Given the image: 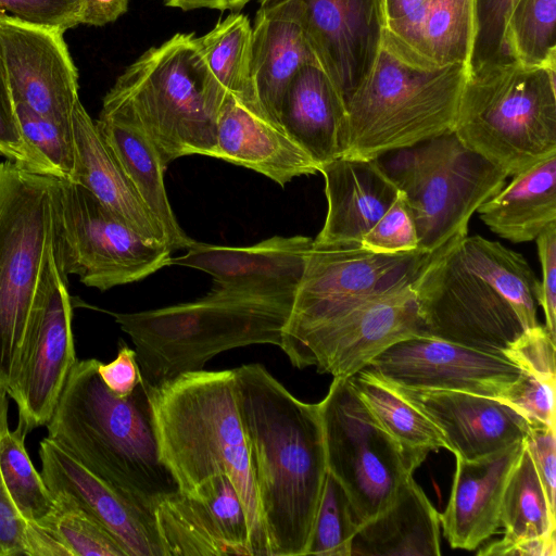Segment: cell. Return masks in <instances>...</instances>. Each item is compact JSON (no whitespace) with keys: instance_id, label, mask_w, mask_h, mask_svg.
Instances as JSON below:
<instances>
[{"instance_id":"14","label":"cell","mask_w":556,"mask_h":556,"mask_svg":"<svg viewBox=\"0 0 556 556\" xmlns=\"http://www.w3.org/2000/svg\"><path fill=\"white\" fill-rule=\"evenodd\" d=\"M414 280L370 295L280 349L290 363L319 374L350 378L391 345L430 337L412 288Z\"/></svg>"},{"instance_id":"42","label":"cell","mask_w":556,"mask_h":556,"mask_svg":"<svg viewBox=\"0 0 556 556\" xmlns=\"http://www.w3.org/2000/svg\"><path fill=\"white\" fill-rule=\"evenodd\" d=\"M517 0H476V38L470 71L513 61L505 47V27Z\"/></svg>"},{"instance_id":"29","label":"cell","mask_w":556,"mask_h":556,"mask_svg":"<svg viewBox=\"0 0 556 556\" xmlns=\"http://www.w3.org/2000/svg\"><path fill=\"white\" fill-rule=\"evenodd\" d=\"M308 63L317 60L301 26L276 8L260 7L252 27L250 71L257 101L276 123L290 83Z\"/></svg>"},{"instance_id":"17","label":"cell","mask_w":556,"mask_h":556,"mask_svg":"<svg viewBox=\"0 0 556 556\" xmlns=\"http://www.w3.org/2000/svg\"><path fill=\"white\" fill-rule=\"evenodd\" d=\"M366 367L402 388L460 391L493 399H498L520 374L506 357L434 337L402 340Z\"/></svg>"},{"instance_id":"16","label":"cell","mask_w":556,"mask_h":556,"mask_svg":"<svg viewBox=\"0 0 556 556\" xmlns=\"http://www.w3.org/2000/svg\"><path fill=\"white\" fill-rule=\"evenodd\" d=\"M302 28L344 102L369 73L381 48V0H260Z\"/></svg>"},{"instance_id":"5","label":"cell","mask_w":556,"mask_h":556,"mask_svg":"<svg viewBox=\"0 0 556 556\" xmlns=\"http://www.w3.org/2000/svg\"><path fill=\"white\" fill-rule=\"evenodd\" d=\"M292 304L289 299L213 287L193 302L113 316L135 345L141 379L153 387L202 370L231 349L280 346Z\"/></svg>"},{"instance_id":"1","label":"cell","mask_w":556,"mask_h":556,"mask_svg":"<svg viewBox=\"0 0 556 556\" xmlns=\"http://www.w3.org/2000/svg\"><path fill=\"white\" fill-rule=\"evenodd\" d=\"M233 371L269 556H304L327 475L318 404L296 399L260 364Z\"/></svg>"},{"instance_id":"40","label":"cell","mask_w":556,"mask_h":556,"mask_svg":"<svg viewBox=\"0 0 556 556\" xmlns=\"http://www.w3.org/2000/svg\"><path fill=\"white\" fill-rule=\"evenodd\" d=\"M429 0H381V46L412 66L433 70L424 59L420 34Z\"/></svg>"},{"instance_id":"26","label":"cell","mask_w":556,"mask_h":556,"mask_svg":"<svg viewBox=\"0 0 556 556\" xmlns=\"http://www.w3.org/2000/svg\"><path fill=\"white\" fill-rule=\"evenodd\" d=\"M72 130L75 167L70 181L86 188L148 240L166 243L161 226L103 141L80 100L72 112Z\"/></svg>"},{"instance_id":"11","label":"cell","mask_w":556,"mask_h":556,"mask_svg":"<svg viewBox=\"0 0 556 556\" xmlns=\"http://www.w3.org/2000/svg\"><path fill=\"white\" fill-rule=\"evenodd\" d=\"M318 407L327 471L346 492L362 527L391 505L428 454L397 443L369 412L350 378H333Z\"/></svg>"},{"instance_id":"46","label":"cell","mask_w":556,"mask_h":556,"mask_svg":"<svg viewBox=\"0 0 556 556\" xmlns=\"http://www.w3.org/2000/svg\"><path fill=\"white\" fill-rule=\"evenodd\" d=\"M79 0H0V15L62 33L79 25Z\"/></svg>"},{"instance_id":"43","label":"cell","mask_w":556,"mask_h":556,"mask_svg":"<svg viewBox=\"0 0 556 556\" xmlns=\"http://www.w3.org/2000/svg\"><path fill=\"white\" fill-rule=\"evenodd\" d=\"M0 154L20 168L54 177L49 164L25 141L0 52Z\"/></svg>"},{"instance_id":"39","label":"cell","mask_w":556,"mask_h":556,"mask_svg":"<svg viewBox=\"0 0 556 556\" xmlns=\"http://www.w3.org/2000/svg\"><path fill=\"white\" fill-rule=\"evenodd\" d=\"M56 504L55 511L40 526L51 530L71 556H127L119 542L98 521L70 503Z\"/></svg>"},{"instance_id":"36","label":"cell","mask_w":556,"mask_h":556,"mask_svg":"<svg viewBox=\"0 0 556 556\" xmlns=\"http://www.w3.org/2000/svg\"><path fill=\"white\" fill-rule=\"evenodd\" d=\"M27 431L7 428L0 435V472L8 495L27 522L41 525L56 509V501L25 448Z\"/></svg>"},{"instance_id":"4","label":"cell","mask_w":556,"mask_h":556,"mask_svg":"<svg viewBox=\"0 0 556 556\" xmlns=\"http://www.w3.org/2000/svg\"><path fill=\"white\" fill-rule=\"evenodd\" d=\"M98 359L76 361L47 422L48 438L132 504L154 514L179 491L160 456L142 379L125 397L111 392Z\"/></svg>"},{"instance_id":"33","label":"cell","mask_w":556,"mask_h":556,"mask_svg":"<svg viewBox=\"0 0 556 556\" xmlns=\"http://www.w3.org/2000/svg\"><path fill=\"white\" fill-rule=\"evenodd\" d=\"M197 39L207 67L223 88L242 103L262 109L251 78L252 26L249 17L232 13Z\"/></svg>"},{"instance_id":"32","label":"cell","mask_w":556,"mask_h":556,"mask_svg":"<svg viewBox=\"0 0 556 556\" xmlns=\"http://www.w3.org/2000/svg\"><path fill=\"white\" fill-rule=\"evenodd\" d=\"M350 380L369 412L403 447L425 454L448 450L435 424L377 372L365 367Z\"/></svg>"},{"instance_id":"13","label":"cell","mask_w":556,"mask_h":556,"mask_svg":"<svg viewBox=\"0 0 556 556\" xmlns=\"http://www.w3.org/2000/svg\"><path fill=\"white\" fill-rule=\"evenodd\" d=\"M429 256L421 249L376 253L362 245L316 247L312 243L279 348L359 301L414 280Z\"/></svg>"},{"instance_id":"3","label":"cell","mask_w":556,"mask_h":556,"mask_svg":"<svg viewBox=\"0 0 556 556\" xmlns=\"http://www.w3.org/2000/svg\"><path fill=\"white\" fill-rule=\"evenodd\" d=\"M143 386L161 459L179 492L190 494L208 479L227 476L245 510L252 555L269 556L233 369L189 371Z\"/></svg>"},{"instance_id":"55","label":"cell","mask_w":556,"mask_h":556,"mask_svg":"<svg viewBox=\"0 0 556 556\" xmlns=\"http://www.w3.org/2000/svg\"><path fill=\"white\" fill-rule=\"evenodd\" d=\"M163 3L170 8H177L182 11H191L195 9H213L219 11H236L242 9L252 0H162Z\"/></svg>"},{"instance_id":"38","label":"cell","mask_w":556,"mask_h":556,"mask_svg":"<svg viewBox=\"0 0 556 556\" xmlns=\"http://www.w3.org/2000/svg\"><path fill=\"white\" fill-rule=\"evenodd\" d=\"M359 528L346 492L327 471L305 555L351 556L352 543Z\"/></svg>"},{"instance_id":"23","label":"cell","mask_w":556,"mask_h":556,"mask_svg":"<svg viewBox=\"0 0 556 556\" xmlns=\"http://www.w3.org/2000/svg\"><path fill=\"white\" fill-rule=\"evenodd\" d=\"M328 203L316 247L361 245L399 195L379 159L339 156L319 166Z\"/></svg>"},{"instance_id":"10","label":"cell","mask_w":556,"mask_h":556,"mask_svg":"<svg viewBox=\"0 0 556 556\" xmlns=\"http://www.w3.org/2000/svg\"><path fill=\"white\" fill-rule=\"evenodd\" d=\"M381 164L410 211L419 249L429 254L467 236L471 216L507 178L453 131L394 151Z\"/></svg>"},{"instance_id":"15","label":"cell","mask_w":556,"mask_h":556,"mask_svg":"<svg viewBox=\"0 0 556 556\" xmlns=\"http://www.w3.org/2000/svg\"><path fill=\"white\" fill-rule=\"evenodd\" d=\"M76 361L67 278L53 251L7 390L27 432L47 425Z\"/></svg>"},{"instance_id":"20","label":"cell","mask_w":556,"mask_h":556,"mask_svg":"<svg viewBox=\"0 0 556 556\" xmlns=\"http://www.w3.org/2000/svg\"><path fill=\"white\" fill-rule=\"evenodd\" d=\"M41 476L54 500L102 525L127 556H163L154 514L125 498L54 441L40 442Z\"/></svg>"},{"instance_id":"31","label":"cell","mask_w":556,"mask_h":556,"mask_svg":"<svg viewBox=\"0 0 556 556\" xmlns=\"http://www.w3.org/2000/svg\"><path fill=\"white\" fill-rule=\"evenodd\" d=\"M511 177L477 213L498 237L514 243L533 241L556 223V153Z\"/></svg>"},{"instance_id":"12","label":"cell","mask_w":556,"mask_h":556,"mask_svg":"<svg viewBox=\"0 0 556 556\" xmlns=\"http://www.w3.org/2000/svg\"><path fill=\"white\" fill-rule=\"evenodd\" d=\"M53 251L63 276L106 291L172 265L165 242L151 241L104 206L86 188L64 179L53 185Z\"/></svg>"},{"instance_id":"30","label":"cell","mask_w":556,"mask_h":556,"mask_svg":"<svg viewBox=\"0 0 556 556\" xmlns=\"http://www.w3.org/2000/svg\"><path fill=\"white\" fill-rule=\"evenodd\" d=\"M440 514L409 477L391 505L357 531L351 556H438Z\"/></svg>"},{"instance_id":"18","label":"cell","mask_w":556,"mask_h":556,"mask_svg":"<svg viewBox=\"0 0 556 556\" xmlns=\"http://www.w3.org/2000/svg\"><path fill=\"white\" fill-rule=\"evenodd\" d=\"M154 517L163 556H253L243 504L225 475L165 497Z\"/></svg>"},{"instance_id":"25","label":"cell","mask_w":556,"mask_h":556,"mask_svg":"<svg viewBox=\"0 0 556 556\" xmlns=\"http://www.w3.org/2000/svg\"><path fill=\"white\" fill-rule=\"evenodd\" d=\"M522 441L478 459L456 457L448 502L440 515L453 548L476 549L501 527L504 490L523 450Z\"/></svg>"},{"instance_id":"49","label":"cell","mask_w":556,"mask_h":556,"mask_svg":"<svg viewBox=\"0 0 556 556\" xmlns=\"http://www.w3.org/2000/svg\"><path fill=\"white\" fill-rule=\"evenodd\" d=\"M522 442L533 462L548 503L556 510L555 426H530Z\"/></svg>"},{"instance_id":"24","label":"cell","mask_w":556,"mask_h":556,"mask_svg":"<svg viewBox=\"0 0 556 556\" xmlns=\"http://www.w3.org/2000/svg\"><path fill=\"white\" fill-rule=\"evenodd\" d=\"M217 159L261 173L283 187L318 165L263 109L227 92L216 118Z\"/></svg>"},{"instance_id":"35","label":"cell","mask_w":556,"mask_h":556,"mask_svg":"<svg viewBox=\"0 0 556 556\" xmlns=\"http://www.w3.org/2000/svg\"><path fill=\"white\" fill-rule=\"evenodd\" d=\"M501 527L505 529L504 538L510 540L556 534V510L548 503L525 445L504 490Z\"/></svg>"},{"instance_id":"2","label":"cell","mask_w":556,"mask_h":556,"mask_svg":"<svg viewBox=\"0 0 556 556\" xmlns=\"http://www.w3.org/2000/svg\"><path fill=\"white\" fill-rule=\"evenodd\" d=\"M539 286L522 254L480 235L430 254L412 283L430 337L503 357L538 325Z\"/></svg>"},{"instance_id":"37","label":"cell","mask_w":556,"mask_h":556,"mask_svg":"<svg viewBox=\"0 0 556 556\" xmlns=\"http://www.w3.org/2000/svg\"><path fill=\"white\" fill-rule=\"evenodd\" d=\"M556 0H517L505 27L509 58L525 66L556 70Z\"/></svg>"},{"instance_id":"48","label":"cell","mask_w":556,"mask_h":556,"mask_svg":"<svg viewBox=\"0 0 556 556\" xmlns=\"http://www.w3.org/2000/svg\"><path fill=\"white\" fill-rule=\"evenodd\" d=\"M8 409V393L0 388V435L9 428ZM28 525L13 506L0 472V556H28Z\"/></svg>"},{"instance_id":"52","label":"cell","mask_w":556,"mask_h":556,"mask_svg":"<svg viewBox=\"0 0 556 556\" xmlns=\"http://www.w3.org/2000/svg\"><path fill=\"white\" fill-rule=\"evenodd\" d=\"M556 534L539 538L510 540L503 536L480 551L478 555L485 556H555Z\"/></svg>"},{"instance_id":"50","label":"cell","mask_w":556,"mask_h":556,"mask_svg":"<svg viewBox=\"0 0 556 556\" xmlns=\"http://www.w3.org/2000/svg\"><path fill=\"white\" fill-rule=\"evenodd\" d=\"M542 267L538 304L545 315V328L556 339V223L551 224L535 239Z\"/></svg>"},{"instance_id":"6","label":"cell","mask_w":556,"mask_h":556,"mask_svg":"<svg viewBox=\"0 0 556 556\" xmlns=\"http://www.w3.org/2000/svg\"><path fill=\"white\" fill-rule=\"evenodd\" d=\"M226 94L194 34L178 33L131 63L102 105L131 118L167 167L185 155L217 157L216 118Z\"/></svg>"},{"instance_id":"27","label":"cell","mask_w":556,"mask_h":556,"mask_svg":"<svg viewBox=\"0 0 556 556\" xmlns=\"http://www.w3.org/2000/svg\"><path fill=\"white\" fill-rule=\"evenodd\" d=\"M345 102L318 63L305 64L290 83L278 122L319 166L341 155Z\"/></svg>"},{"instance_id":"47","label":"cell","mask_w":556,"mask_h":556,"mask_svg":"<svg viewBox=\"0 0 556 556\" xmlns=\"http://www.w3.org/2000/svg\"><path fill=\"white\" fill-rule=\"evenodd\" d=\"M504 356L521 371L556 382L555 340L545 327L538 324L526 330L504 351Z\"/></svg>"},{"instance_id":"41","label":"cell","mask_w":556,"mask_h":556,"mask_svg":"<svg viewBox=\"0 0 556 556\" xmlns=\"http://www.w3.org/2000/svg\"><path fill=\"white\" fill-rule=\"evenodd\" d=\"M25 141L49 164L54 178L71 180L75 167L73 130L22 103H15Z\"/></svg>"},{"instance_id":"8","label":"cell","mask_w":556,"mask_h":556,"mask_svg":"<svg viewBox=\"0 0 556 556\" xmlns=\"http://www.w3.org/2000/svg\"><path fill=\"white\" fill-rule=\"evenodd\" d=\"M453 132L514 176L556 153V70L515 61L469 72Z\"/></svg>"},{"instance_id":"44","label":"cell","mask_w":556,"mask_h":556,"mask_svg":"<svg viewBox=\"0 0 556 556\" xmlns=\"http://www.w3.org/2000/svg\"><path fill=\"white\" fill-rule=\"evenodd\" d=\"M361 245L376 253H400L419 249L416 226L401 192L365 233Z\"/></svg>"},{"instance_id":"28","label":"cell","mask_w":556,"mask_h":556,"mask_svg":"<svg viewBox=\"0 0 556 556\" xmlns=\"http://www.w3.org/2000/svg\"><path fill=\"white\" fill-rule=\"evenodd\" d=\"M94 123L103 141L161 226L169 249H188L194 240L186 235L174 215L164 185L166 167L150 138L127 115L105 105H102Z\"/></svg>"},{"instance_id":"34","label":"cell","mask_w":556,"mask_h":556,"mask_svg":"<svg viewBox=\"0 0 556 556\" xmlns=\"http://www.w3.org/2000/svg\"><path fill=\"white\" fill-rule=\"evenodd\" d=\"M476 0H429L420 45L428 66L469 67L476 38Z\"/></svg>"},{"instance_id":"21","label":"cell","mask_w":556,"mask_h":556,"mask_svg":"<svg viewBox=\"0 0 556 556\" xmlns=\"http://www.w3.org/2000/svg\"><path fill=\"white\" fill-rule=\"evenodd\" d=\"M313 239L275 236L249 247L193 241L172 265L211 275L214 287L267 298L294 300Z\"/></svg>"},{"instance_id":"54","label":"cell","mask_w":556,"mask_h":556,"mask_svg":"<svg viewBox=\"0 0 556 556\" xmlns=\"http://www.w3.org/2000/svg\"><path fill=\"white\" fill-rule=\"evenodd\" d=\"M26 541L28 556H71L56 535L38 523L29 522Z\"/></svg>"},{"instance_id":"53","label":"cell","mask_w":556,"mask_h":556,"mask_svg":"<svg viewBox=\"0 0 556 556\" xmlns=\"http://www.w3.org/2000/svg\"><path fill=\"white\" fill-rule=\"evenodd\" d=\"M79 25L103 26L116 21L128 8V0H79Z\"/></svg>"},{"instance_id":"22","label":"cell","mask_w":556,"mask_h":556,"mask_svg":"<svg viewBox=\"0 0 556 556\" xmlns=\"http://www.w3.org/2000/svg\"><path fill=\"white\" fill-rule=\"evenodd\" d=\"M392 386L435 424L456 457L472 460L491 455L522 441L529 431V422L496 399Z\"/></svg>"},{"instance_id":"9","label":"cell","mask_w":556,"mask_h":556,"mask_svg":"<svg viewBox=\"0 0 556 556\" xmlns=\"http://www.w3.org/2000/svg\"><path fill=\"white\" fill-rule=\"evenodd\" d=\"M54 179L0 162V388L5 391L53 254Z\"/></svg>"},{"instance_id":"7","label":"cell","mask_w":556,"mask_h":556,"mask_svg":"<svg viewBox=\"0 0 556 556\" xmlns=\"http://www.w3.org/2000/svg\"><path fill=\"white\" fill-rule=\"evenodd\" d=\"M469 72L463 64L418 68L381 46L345 103L341 155L380 159L453 131Z\"/></svg>"},{"instance_id":"45","label":"cell","mask_w":556,"mask_h":556,"mask_svg":"<svg viewBox=\"0 0 556 556\" xmlns=\"http://www.w3.org/2000/svg\"><path fill=\"white\" fill-rule=\"evenodd\" d=\"M519 413L529 426H555V383L520 370L518 378L496 399Z\"/></svg>"},{"instance_id":"19","label":"cell","mask_w":556,"mask_h":556,"mask_svg":"<svg viewBox=\"0 0 556 556\" xmlns=\"http://www.w3.org/2000/svg\"><path fill=\"white\" fill-rule=\"evenodd\" d=\"M63 35L0 15V52L14 103L72 128L78 72Z\"/></svg>"},{"instance_id":"51","label":"cell","mask_w":556,"mask_h":556,"mask_svg":"<svg viewBox=\"0 0 556 556\" xmlns=\"http://www.w3.org/2000/svg\"><path fill=\"white\" fill-rule=\"evenodd\" d=\"M98 374L111 392L122 397L130 395L141 380L136 351L119 341L115 359L99 362Z\"/></svg>"}]
</instances>
